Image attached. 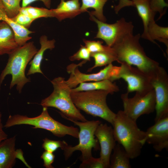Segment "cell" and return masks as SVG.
Returning a JSON list of instances; mask_svg holds the SVG:
<instances>
[{"instance_id": "7c38bea8", "label": "cell", "mask_w": 168, "mask_h": 168, "mask_svg": "<svg viewBox=\"0 0 168 168\" xmlns=\"http://www.w3.org/2000/svg\"><path fill=\"white\" fill-rule=\"evenodd\" d=\"M150 82L155 94L156 122L168 116V75L165 69L160 66Z\"/></svg>"}, {"instance_id": "6da1fadb", "label": "cell", "mask_w": 168, "mask_h": 168, "mask_svg": "<svg viewBox=\"0 0 168 168\" xmlns=\"http://www.w3.org/2000/svg\"><path fill=\"white\" fill-rule=\"evenodd\" d=\"M140 34H128L116 43L112 47L117 57V61L134 66L150 77L154 75L159 63L147 56L139 40Z\"/></svg>"}, {"instance_id": "836d02e7", "label": "cell", "mask_w": 168, "mask_h": 168, "mask_svg": "<svg viewBox=\"0 0 168 168\" xmlns=\"http://www.w3.org/2000/svg\"><path fill=\"white\" fill-rule=\"evenodd\" d=\"M55 157L53 152L45 151L40 157L43 161L44 166L46 168H54L52 164L54 162Z\"/></svg>"}, {"instance_id": "5bb4252c", "label": "cell", "mask_w": 168, "mask_h": 168, "mask_svg": "<svg viewBox=\"0 0 168 168\" xmlns=\"http://www.w3.org/2000/svg\"><path fill=\"white\" fill-rule=\"evenodd\" d=\"M146 142L152 145L156 152L168 150V116L155 122L145 131Z\"/></svg>"}, {"instance_id": "e575fe53", "label": "cell", "mask_w": 168, "mask_h": 168, "mask_svg": "<svg viewBox=\"0 0 168 168\" xmlns=\"http://www.w3.org/2000/svg\"><path fill=\"white\" fill-rule=\"evenodd\" d=\"M130 6L134 7L132 0H119L118 5L114 7V11L116 14H118L123 8Z\"/></svg>"}, {"instance_id": "3957f363", "label": "cell", "mask_w": 168, "mask_h": 168, "mask_svg": "<svg viewBox=\"0 0 168 168\" xmlns=\"http://www.w3.org/2000/svg\"><path fill=\"white\" fill-rule=\"evenodd\" d=\"M37 51L33 42H30L18 46L9 54L7 63L0 76V86L6 76L10 74L12 79L10 88L16 85L17 90L21 93L25 84L30 81L25 75V69Z\"/></svg>"}, {"instance_id": "74e56055", "label": "cell", "mask_w": 168, "mask_h": 168, "mask_svg": "<svg viewBox=\"0 0 168 168\" xmlns=\"http://www.w3.org/2000/svg\"><path fill=\"white\" fill-rule=\"evenodd\" d=\"M16 158L21 160L29 168L30 167L25 161L23 157V152L21 150L19 149L16 150Z\"/></svg>"}, {"instance_id": "1f68e13d", "label": "cell", "mask_w": 168, "mask_h": 168, "mask_svg": "<svg viewBox=\"0 0 168 168\" xmlns=\"http://www.w3.org/2000/svg\"><path fill=\"white\" fill-rule=\"evenodd\" d=\"M91 53L85 46L81 45L79 50L69 58L71 61L83 59L86 61H90Z\"/></svg>"}, {"instance_id": "8fae6325", "label": "cell", "mask_w": 168, "mask_h": 168, "mask_svg": "<svg viewBox=\"0 0 168 168\" xmlns=\"http://www.w3.org/2000/svg\"><path fill=\"white\" fill-rule=\"evenodd\" d=\"M120 64L118 78H122L127 82V93L135 91L144 95L153 89L149 76L136 67L124 63Z\"/></svg>"}, {"instance_id": "484cf974", "label": "cell", "mask_w": 168, "mask_h": 168, "mask_svg": "<svg viewBox=\"0 0 168 168\" xmlns=\"http://www.w3.org/2000/svg\"><path fill=\"white\" fill-rule=\"evenodd\" d=\"M19 12L24 14L35 20L41 17H53V9H48L44 8H40L26 6L21 7Z\"/></svg>"}, {"instance_id": "ba28073f", "label": "cell", "mask_w": 168, "mask_h": 168, "mask_svg": "<svg viewBox=\"0 0 168 168\" xmlns=\"http://www.w3.org/2000/svg\"><path fill=\"white\" fill-rule=\"evenodd\" d=\"M128 94H122L121 98L124 113L129 118L137 121L141 116L148 114L155 110L156 97L154 89L147 93L142 95L136 93L132 98Z\"/></svg>"}, {"instance_id": "ffe728a7", "label": "cell", "mask_w": 168, "mask_h": 168, "mask_svg": "<svg viewBox=\"0 0 168 168\" xmlns=\"http://www.w3.org/2000/svg\"><path fill=\"white\" fill-rule=\"evenodd\" d=\"M132 0L143 24V31L141 37L150 41L148 34V26L150 20L153 17H155L156 13L151 10L149 0Z\"/></svg>"}, {"instance_id": "83f0119b", "label": "cell", "mask_w": 168, "mask_h": 168, "mask_svg": "<svg viewBox=\"0 0 168 168\" xmlns=\"http://www.w3.org/2000/svg\"><path fill=\"white\" fill-rule=\"evenodd\" d=\"M85 46L91 53L107 51L111 50L112 47L103 45L102 41H93L83 39Z\"/></svg>"}, {"instance_id": "f1b7e54d", "label": "cell", "mask_w": 168, "mask_h": 168, "mask_svg": "<svg viewBox=\"0 0 168 168\" xmlns=\"http://www.w3.org/2000/svg\"><path fill=\"white\" fill-rule=\"evenodd\" d=\"M42 147L45 151L53 153L58 148H60L62 150L68 145L65 141H55L45 138L43 139Z\"/></svg>"}, {"instance_id": "ac0fdd59", "label": "cell", "mask_w": 168, "mask_h": 168, "mask_svg": "<svg viewBox=\"0 0 168 168\" xmlns=\"http://www.w3.org/2000/svg\"><path fill=\"white\" fill-rule=\"evenodd\" d=\"M55 42L54 39L48 40L46 35H42L40 37V48L29 63V65L30 66L27 73V75L36 73L43 74L41 69L40 66L44 52L48 49L52 50L54 48Z\"/></svg>"}, {"instance_id": "4dcf8cb0", "label": "cell", "mask_w": 168, "mask_h": 168, "mask_svg": "<svg viewBox=\"0 0 168 168\" xmlns=\"http://www.w3.org/2000/svg\"><path fill=\"white\" fill-rule=\"evenodd\" d=\"M79 168H105V167L100 157L95 158L92 156L89 159L82 161Z\"/></svg>"}, {"instance_id": "d590c367", "label": "cell", "mask_w": 168, "mask_h": 168, "mask_svg": "<svg viewBox=\"0 0 168 168\" xmlns=\"http://www.w3.org/2000/svg\"><path fill=\"white\" fill-rule=\"evenodd\" d=\"M40 1L48 8L50 7L51 0H22V7L27 6L29 4L35 1Z\"/></svg>"}, {"instance_id": "4fadbf2b", "label": "cell", "mask_w": 168, "mask_h": 168, "mask_svg": "<svg viewBox=\"0 0 168 168\" xmlns=\"http://www.w3.org/2000/svg\"><path fill=\"white\" fill-rule=\"evenodd\" d=\"M94 135L100 147V158L105 168H109L110 156L116 144L113 128L106 124L101 123L96 128Z\"/></svg>"}, {"instance_id": "8992f818", "label": "cell", "mask_w": 168, "mask_h": 168, "mask_svg": "<svg viewBox=\"0 0 168 168\" xmlns=\"http://www.w3.org/2000/svg\"><path fill=\"white\" fill-rule=\"evenodd\" d=\"M110 94L104 90L72 91L71 96L79 110L94 117L100 118L113 125L116 114L108 106L106 98Z\"/></svg>"}, {"instance_id": "d4e9b609", "label": "cell", "mask_w": 168, "mask_h": 168, "mask_svg": "<svg viewBox=\"0 0 168 168\" xmlns=\"http://www.w3.org/2000/svg\"><path fill=\"white\" fill-rule=\"evenodd\" d=\"M91 57L94 58L95 64L88 69V71H91L98 67L107 65L117 61L116 56L112 47L111 49L109 51L91 53Z\"/></svg>"}, {"instance_id": "7a4b0ae2", "label": "cell", "mask_w": 168, "mask_h": 168, "mask_svg": "<svg viewBox=\"0 0 168 168\" xmlns=\"http://www.w3.org/2000/svg\"><path fill=\"white\" fill-rule=\"evenodd\" d=\"M136 122L128 117L123 110H119L116 114L112 125L116 142L124 147L131 159L140 155L146 142L145 131L138 128Z\"/></svg>"}, {"instance_id": "8d00e7d4", "label": "cell", "mask_w": 168, "mask_h": 168, "mask_svg": "<svg viewBox=\"0 0 168 168\" xmlns=\"http://www.w3.org/2000/svg\"><path fill=\"white\" fill-rule=\"evenodd\" d=\"M2 114L0 112V142L7 138V134L3 129V124L2 123Z\"/></svg>"}, {"instance_id": "4316f807", "label": "cell", "mask_w": 168, "mask_h": 168, "mask_svg": "<svg viewBox=\"0 0 168 168\" xmlns=\"http://www.w3.org/2000/svg\"><path fill=\"white\" fill-rule=\"evenodd\" d=\"M21 0H2L3 7L7 16L10 18L15 16L21 7Z\"/></svg>"}, {"instance_id": "9c48e42d", "label": "cell", "mask_w": 168, "mask_h": 168, "mask_svg": "<svg viewBox=\"0 0 168 168\" xmlns=\"http://www.w3.org/2000/svg\"><path fill=\"white\" fill-rule=\"evenodd\" d=\"M87 61L83 60L78 64L72 63L67 68L70 76L66 83L71 88H74L80 83L86 82L97 81L109 79L112 82L118 79L120 67L114 66L110 63L96 73L87 74L81 72L78 69Z\"/></svg>"}, {"instance_id": "e0dca14e", "label": "cell", "mask_w": 168, "mask_h": 168, "mask_svg": "<svg viewBox=\"0 0 168 168\" xmlns=\"http://www.w3.org/2000/svg\"><path fill=\"white\" fill-rule=\"evenodd\" d=\"M79 0H61L55 9H53V17L59 21L68 18H73L82 13Z\"/></svg>"}, {"instance_id": "277c9868", "label": "cell", "mask_w": 168, "mask_h": 168, "mask_svg": "<svg viewBox=\"0 0 168 168\" xmlns=\"http://www.w3.org/2000/svg\"><path fill=\"white\" fill-rule=\"evenodd\" d=\"M54 87L52 93L43 99V107H53L59 110L62 117L67 120L85 122L87 121L73 103L71 96V88L63 77H59L51 81Z\"/></svg>"}, {"instance_id": "2e32d148", "label": "cell", "mask_w": 168, "mask_h": 168, "mask_svg": "<svg viewBox=\"0 0 168 168\" xmlns=\"http://www.w3.org/2000/svg\"><path fill=\"white\" fill-rule=\"evenodd\" d=\"M18 46L11 27L5 21H0V55H9Z\"/></svg>"}, {"instance_id": "f35d334b", "label": "cell", "mask_w": 168, "mask_h": 168, "mask_svg": "<svg viewBox=\"0 0 168 168\" xmlns=\"http://www.w3.org/2000/svg\"><path fill=\"white\" fill-rule=\"evenodd\" d=\"M0 7H3V4L2 0H0Z\"/></svg>"}, {"instance_id": "52a82bcc", "label": "cell", "mask_w": 168, "mask_h": 168, "mask_svg": "<svg viewBox=\"0 0 168 168\" xmlns=\"http://www.w3.org/2000/svg\"><path fill=\"white\" fill-rule=\"evenodd\" d=\"M79 128L78 134L79 143L72 146L68 145L63 149V155L66 160H68L76 151L82 153L80 160L82 161L92 156V150H97L99 148V143L94 135L98 126L102 122L100 120L86 121L82 122L68 119Z\"/></svg>"}, {"instance_id": "603a6c76", "label": "cell", "mask_w": 168, "mask_h": 168, "mask_svg": "<svg viewBox=\"0 0 168 168\" xmlns=\"http://www.w3.org/2000/svg\"><path fill=\"white\" fill-rule=\"evenodd\" d=\"M154 17L150 20L148 26V34L150 41L159 45L155 41L157 40L163 43L167 48L166 53L168 52V27L160 26L156 23Z\"/></svg>"}, {"instance_id": "d6986e66", "label": "cell", "mask_w": 168, "mask_h": 168, "mask_svg": "<svg viewBox=\"0 0 168 168\" xmlns=\"http://www.w3.org/2000/svg\"><path fill=\"white\" fill-rule=\"evenodd\" d=\"M0 21L6 22L12 29L15 41L19 46H22L31 39L30 35L34 33L18 24L6 15L3 7H0Z\"/></svg>"}, {"instance_id": "30bf717a", "label": "cell", "mask_w": 168, "mask_h": 168, "mask_svg": "<svg viewBox=\"0 0 168 168\" xmlns=\"http://www.w3.org/2000/svg\"><path fill=\"white\" fill-rule=\"evenodd\" d=\"M90 19L97 25L98 31L95 38L101 39L110 47H112L125 35L133 33L132 22L126 21L123 17L112 24L101 21L92 15H90Z\"/></svg>"}, {"instance_id": "cb8c5ba5", "label": "cell", "mask_w": 168, "mask_h": 168, "mask_svg": "<svg viewBox=\"0 0 168 168\" xmlns=\"http://www.w3.org/2000/svg\"><path fill=\"white\" fill-rule=\"evenodd\" d=\"M109 0H82L81 10L82 12L87 11L89 8H93L94 11L89 12L90 15L95 16L99 20L105 22L106 19L103 15V8Z\"/></svg>"}, {"instance_id": "d6a6232c", "label": "cell", "mask_w": 168, "mask_h": 168, "mask_svg": "<svg viewBox=\"0 0 168 168\" xmlns=\"http://www.w3.org/2000/svg\"><path fill=\"white\" fill-rule=\"evenodd\" d=\"M11 19L18 24L27 29L35 20L28 16L19 12L15 16Z\"/></svg>"}, {"instance_id": "f546056e", "label": "cell", "mask_w": 168, "mask_h": 168, "mask_svg": "<svg viewBox=\"0 0 168 168\" xmlns=\"http://www.w3.org/2000/svg\"><path fill=\"white\" fill-rule=\"evenodd\" d=\"M149 1L151 10L155 13H159L158 20L160 19L166 13L168 4L165 0H149Z\"/></svg>"}, {"instance_id": "9a60e30c", "label": "cell", "mask_w": 168, "mask_h": 168, "mask_svg": "<svg viewBox=\"0 0 168 168\" xmlns=\"http://www.w3.org/2000/svg\"><path fill=\"white\" fill-rule=\"evenodd\" d=\"M15 135L0 142V168H12L16 162Z\"/></svg>"}, {"instance_id": "44dd1931", "label": "cell", "mask_w": 168, "mask_h": 168, "mask_svg": "<svg viewBox=\"0 0 168 168\" xmlns=\"http://www.w3.org/2000/svg\"><path fill=\"white\" fill-rule=\"evenodd\" d=\"M79 86L71 89L72 91H80L93 90H104L109 91L110 94L118 92L119 87L116 84L109 79L94 81L93 82H83Z\"/></svg>"}, {"instance_id": "5b68a950", "label": "cell", "mask_w": 168, "mask_h": 168, "mask_svg": "<svg viewBox=\"0 0 168 168\" xmlns=\"http://www.w3.org/2000/svg\"><path fill=\"white\" fill-rule=\"evenodd\" d=\"M22 124L33 126L34 128L47 130L58 137L69 135L76 138H78V128L67 126L56 120L50 115L46 107H43L41 114L35 117H30L19 114L10 115L4 127L7 128Z\"/></svg>"}, {"instance_id": "7402d4cb", "label": "cell", "mask_w": 168, "mask_h": 168, "mask_svg": "<svg viewBox=\"0 0 168 168\" xmlns=\"http://www.w3.org/2000/svg\"><path fill=\"white\" fill-rule=\"evenodd\" d=\"M110 158V168H130L131 159L124 147L116 143Z\"/></svg>"}]
</instances>
